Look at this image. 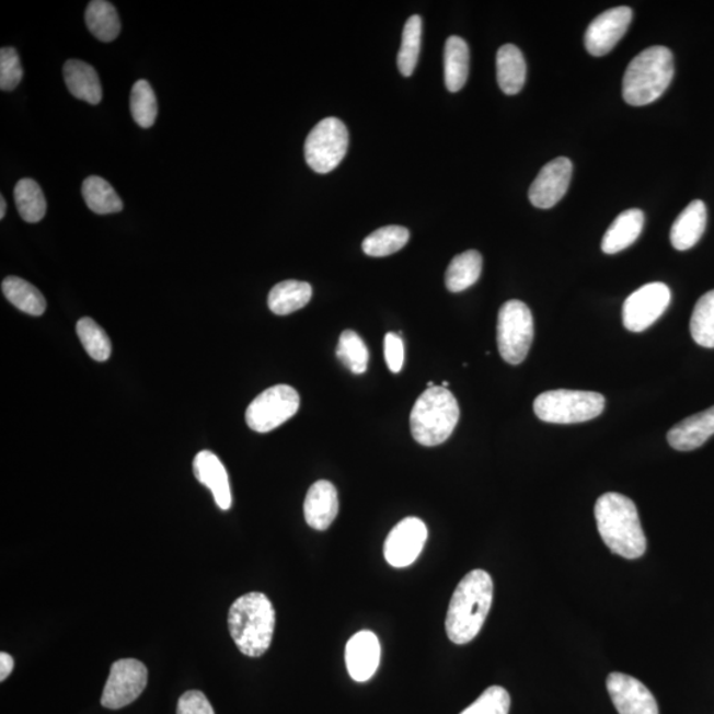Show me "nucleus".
<instances>
[{
  "mask_svg": "<svg viewBox=\"0 0 714 714\" xmlns=\"http://www.w3.org/2000/svg\"><path fill=\"white\" fill-rule=\"evenodd\" d=\"M598 532L618 556L635 560L646 553L647 541L635 503L617 493L603 494L596 503Z\"/></svg>",
  "mask_w": 714,
  "mask_h": 714,
  "instance_id": "obj_2",
  "label": "nucleus"
},
{
  "mask_svg": "<svg viewBox=\"0 0 714 714\" xmlns=\"http://www.w3.org/2000/svg\"><path fill=\"white\" fill-rule=\"evenodd\" d=\"M299 404L301 399L295 388L289 385L267 388L247 406L246 424L254 431L269 433L295 417Z\"/></svg>",
  "mask_w": 714,
  "mask_h": 714,
  "instance_id": "obj_9",
  "label": "nucleus"
},
{
  "mask_svg": "<svg viewBox=\"0 0 714 714\" xmlns=\"http://www.w3.org/2000/svg\"><path fill=\"white\" fill-rule=\"evenodd\" d=\"M483 258L476 251H468L458 254L451 260L446 270V288L451 292H461L471 288L477 283L482 274Z\"/></svg>",
  "mask_w": 714,
  "mask_h": 714,
  "instance_id": "obj_26",
  "label": "nucleus"
},
{
  "mask_svg": "<svg viewBox=\"0 0 714 714\" xmlns=\"http://www.w3.org/2000/svg\"><path fill=\"white\" fill-rule=\"evenodd\" d=\"M496 76L503 93L515 95L525 88L527 64L521 50L514 44H506L497 50Z\"/></svg>",
  "mask_w": 714,
  "mask_h": 714,
  "instance_id": "obj_22",
  "label": "nucleus"
},
{
  "mask_svg": "<svg viewBox=\"0 0 714 714\" xmlns=\"http://www.w3.org/2000/svg\"><path fill=\"white\" fill-rule=\"evenodd\" d=\"M380 642L372 631H360L347 643L346 665L350 678L365 683L378 671L380 665Z\"/></svg>",
  "mask_w": 714,
  "mask_h": 714,
  "instance_id": "obj_16",
  "label": "nucleus"
},
{
  "mask_svg": "<svg viewBox=\"0 0 714 714\" xmlns=\"http://www.w3.org/2000/svg\"><path fill=\"white\" fill-rule=\"evenodd\" d=\"M534 413L550 424H579L601 416L604 398L596 392L550 391L534 400Z\"/></svg>",
  "mask_w": 714,
  "mask_h": 714,
  "instance_id": "obj_6",
  "label": "nucleus"
},
{
  "mask_svg": "<svg viewBox=\"0 0 714 714\" xmlns=\"http://www.w3.org/2000/svg\"><path fill=\"white\" fill-rule=\"evenodd\" d=\"M411 233L404 227L388 226L378 229L362 241V251L367 256L387 257L398 253L410 241Z\"/></svg>",
  "mask_w": 714,
  "mask_h": 714,
  "instance_id": "obj_30",
  "label": "nucleus"
},
{
  "mask_svg": "<svg viewBox=\"0 0 714 714\" xmlns=\"http://www.w3.org/2000/svg\"><path fill=\"white\" fill-rule=\"evenodd\" d=\"M2 291L16 309L32 316H41L47 309L46 298L34 285L19 277H8L2 283Z\"/></svg>",
  "mask_w": 714,
  "mask_h": 714,
  "instance_id": "obj_27",
  "label": "nucleus"
},
{
  "mask_svg": "<svg viewBox=\"0 0 714 714\" xmlns=\"http://www.w3.org/2000/svg\"><path fill=\"white\" fill-rule=\"evenodd\" d=\"M572 172L573 164L567 158H556L546 163L529 188V200L536 208H553L567 193Z\"/></svg>",
  "mask_w": 714,
  "mask_h": 714,
  "instance_id": "obj_15",
  "label": "nucleus"
},
{
  "mask_svg": "<svg viewBox=\"0 0 714 714\" xmlns=\"http://www.w3.org/2000/svg\"><path fill=\"white\" fill-rule=\"evenodd\" d=\"M645 227V214L641 209H627L618 216L602 239V251L617 254L633 245Z\"/></svg>",
  "mask_w": 714,
  "mask_h": 714,
  "instance_id": "obj_21",
  "label": "nucleus"
},
{
  "mask_svg": "<svg viewBox=\"0 0 714 714\" xmlns=\"http://www.w3.org/2000/svg\"><path fill=\"white\" fill-rule=\"evenodd\" d=\"M442 387H444V388H448V387H449V382H448V381H444V382H442Z\"/></svg>",
  "mask_w": 714,
  "mask_h": 714,
  "instance_id": "obj_44",
  "label": "nucleus"
},
{
  "mask_svg": "<svg viewBox=\"0 0 714 714\" xmlns=\"http://www.w3.org/2000/svg\"><path fill=\"white\" fill-rule=\"evenodd\" d=\"M445 82L456 93L467 85L470 69L468 43L459 36H450L445 46Z\"/></svg>",
  "mask_w": 714,
  "mask_h": 714,
  "instance_id": "obj_25",
  "label": "nucleus"
},
{
  "mask_svg": "<svg viewBox=\"0 0 714 714\" xmlns=\"http://www.w3.org/2000/svg\"><path fill=\"white\" fill-rule=\"evenodd\" d=\"M336 356L350 372L362 375L367 371L369 354L365 341L353 330L343 331L337 344Z\"/></svg>",
  "mask_w": 714,
  "mask_h": 714,
  "instance_id": "obj_34",
  "label": "nucleus"
},
{
  "mask_svg": "<svg viewBox=\"0 0 714 714\" xmlns=\"http://www.w3.org/2000/svg\"><path fill=\"white\" fill-rule=\"evenodd\" d=\"M714 435V406L688 417L669 430L667 439L671 448L692 451L703 446Z\"/></svg>",
  "mask_w": 714,
  "mask_h": 714,
  "instance_id": "obj_19",
  "label": "nucleus"
},
{
  "mask_svg": "<svg viewBox=\"0 0 714 714\" xmlns=\"http://www.w3.org/2000/svg\"><path fill=\"white\" fill-rule=\"evenodd\" d=\"M339 513V499L333 483L318 481L312 484L304 500V519L316 531H326Z\"/></svg>",
  "mask_w": 714,
  "mask_h": 714,
  "instance_id": "obj_17",
  "label": "nucleus"
},
{
  "mask_svg": "<svg viewBox=\"0 0 714 714\" xmlns=\"http://www.w3.org/2000/svg\"><path fill=\"white\" fill-rule=\"evenodd\" d=\"M631 22H633V10L626 5L604 11L586 30V49L591 56L608 55L626 34Z\"/></svg>",
  "mask_w": 714,
  "mask_h": 714,
  "instance_id": "obj_12",
  "label": "nucleus"
},
{
  "mask_svg": "<svg viewBox=\"0 0 714 714\" xmlns=\"http://www.w3.org/2000/svg\"><path fill=\"white\" fill-rule=\"evenodd\" d=\"M194 474L197 481L212 491L216 505L222 511H228L232 506L231 484L220 458L212 451H200L194 459Z\"/></svg>",
  "mask_w": 714,
  "mask_h": 714,
  "instance_id": "obj_18",
  "label": "nucleus"
},
{
  "mask_svg": "<svg viewBox=\"0 0 714 714\" xmlns=\"http://www.w3.org/2000/svg\"><path fill=\"white\" fill-rule=\"evenodd\" d=\"M312 288L308 283L302 280H284L279 283L269 292L267 304L276 315H289L292 312L301 310L310 302Z\"/></svg>",
  "mask_w": 714,
  "mask_h": 714,
  "instance_id": "obj_24",
  "label": "nucleus"
},
{
  "mask_svg": "<svg viewBox=\"0 0 714 714\" xmlns=\"http://www.w3.org/2000/svg\"><path fill=\"white\" fill-rule=\"evenodd\" d=\"M671 290L661 283L642 286L623 304V324L631 333H642L668 309Z\"/></svg>",
  "mask_w": 714,
  "mask_h": 714,
  "instance_id": "obj_11",
  "label": "nucleus"
},
{
  "mask_svg": "<svg viewBox=\"0 0 714 714\" xmlns=\"http://www.w3.org/2000/svg\"><path fill=\"white\" fill-rule=\"evenodd\" d=\"M533 316L521 301H508L497 316V347L503 360L518 366L526 360L533 342Z\"/></svg>",
  "mask_w": 714,
  "mask_h": 714,
  "instance_id": "obj_7",
  "label": "nucleus"
},
{
  "mask_svg": "<svg viewBox=\"0 0 714 714\" xmlns=\"http://www.w3.org/2000/svg\"><path fill=\"white\" fill-rule=\"evenodd\" d=\"M706 207L701 200L688 204L683 212L675 220L671 229V242L678 251H688L698 244L706 228Z\"/></svg>",
  "mask_w": 714,
  "mask_h": 714,
  "instance_id": "obj_20",
  "label": "nucleus"
},
{
  "mask_svg": "<svg viewBox=\"0 0 714 714\" xmlns=\"http://www.w3.org/2000/svg\"><path fill=\"white\" fill-rule=\"evenodd\" d=\"M176 714H215V711L206 694L188 691L178 699Z\"/></svg>",
  "mask_w": 714,
  "mask_h": 714,
  "instance_id": "obj_39",
  "label": "nucleus"
},
{
  "mask_svg": "<svg viewBox=\"0 0 714 714\" xmlns=\"http://www.w3.org/2000/svg\"><path fill=\"white\" fill-rule=\"evenodd\" d=\"M23 79V67L16 49L5 47L0 49V89L14 91Z\"/></svg>",
  "mask_w": 714,
  "mask_h": 714,
  "instance_id": "obj_38",
  "label": "nucleus"
},
{
  "mask_svg": "<svg viewBox=\"0 0 714 714\" xmlns=\"http://www.w3.org/2000/svg\"><path fill=\"white\" fill-rule=\"evenodd\" d=\"M691 334L699 346L714 348V290L705 292L694 306Z\"/></svg>",
  "mask_w": 714,
  "mask_h": 714,
  "instance_id": "obj_33",
  "label": "nucleus"
},
{
  "mask_svg": "<svg viewBox=\"0 0 714 714\" xmlns=\"http://www.w3.org/2000/svg\"><path fill=\"white\" fill-rule=\"evenodd\" d=\"M64 80L76 99L97 105L102 100V87L92 66L80 60H69L64 66Z\"/></svg>",
  "mask_w": 714,
  "mask_h": 714,
  "instance_id": "obj_23",
  "label": "nucleus"
},
{
  "mask_svg": "<svg viewBox=\"0 0 714 714\" xmlns=\"http://www.w3.org/2000/svg\"><path fill=\"white\" fill-rule=\"evenodd\" d=\"M427 540L425 522L418 518L401 520L388 534L384 556L393 567H406L416 561Z\"/></svg>",
  "mask_w": 714,
  "mask_h": 714,
  "instance_id": "obj_13",
  "label": "nucleus"
},
{
  "mask_svg": "<svg viewBox=\"0 0 714 714\" xmlns=\"http://www.w3.org/2000/svg\"><path fill=\"white\" fill-rule=\"evenodd\" d=\"M82 196L89 209L97 215L120 212L124 203L110 183L100 176H89L82 184Z\"/></svg>",
  "mask_w": 714,
  "mask_h": 714,
  "instance_id": "obj_29",
  "label": "nucleus"
},
{
  "mask_svg": "<svg viewBox=\"0 0 714 714\" xmlns=\"http://www.w3.org/2000/svg\"><path fill=\"white\" fill-rule=\"evenodd\" d=\"M149 672L142 661L120 659L111 668L101 704L107 710H120L136 701L148 686Z\"/></svg>",
  "mask_w": 714,
  "mask_h": 714,
  "instance_id": "obj_10",
  "label": "nucleus"
},
{
  "mask_svg": "<svg viewBox=\"0 0 714 714\" xmlns=\"http://www.w3.org/2000/svg\"><path fill=\"white\" fill-rule=\"evenodd\" d=\"M433 387H436L435 382H433V381L427 382V388H433Z\"/></svg>",
  "mask_w": 714,
  "mask_h": 714,
  "instance_id": "obj_43",
  "label": "nucleus"
},
{
  "mask_svg": "<svg viewBox=\"0 0 714 714\" xmlns=\"http://www.w3.org/2000/svg\"><path fill=\"white\" fill-rule=\"evenodd\" d=\"M348 150V130L339 118H324L304 143L306 162L318 174H329L341 164Z\"/></svg>",
  "mask_w": 714,
  "mask_h": 714,
  "instance_id": "obj_8",
  "label": "nucleus"
},
{
  "mask_svg": "<svg viewBox=\"0 0 714 714\" xmlns=\"http://www.w3.org/2000/svg\"><path fill=\"white\" fill-rule=\"evenodd\" d=\"M385 361L393 373L401 372L404 366V342L399 334L389 333L384 339Z\"/></svg>",
  "mask_w": 714,
  "mask_h": 714,
  "instance_id": "obj_40",
  "label": "nucleus"
},
{
  "mask_svg": "<svg viewBox=\"0 0 714 714\" xmlns=\"http://www.w3.org/2000/svg\"><path fill=\"white\" fill-rule=\"evenodd\" d=\"M459 414L458 401L448 388H427L412 410V436L427 448L441 445L454 431Z\"/></svg>",
  "mask_w": 714,
  "mask_h": 714,
  "instance_id": "obj_5",
  "label": "nucleus"
},
{
  "mask_svg": "<svg viewBox=\"0 0 714 714\" xmlns=\"http://www.w3.org/2000/svg\"><path fill=\"white\" fill-rule=\"evenodd\" d=\"M606 687L620 714H659L658 703L642 681L626 673L613 672Z\"/></svg>",
  "mask_w": 714,
  "mask_h": 714,
  "instance_id": "obj_14",
  "label": "nucleus"
},
{
  "mask_svg": "<svg viewBox=\"0 0 714 714\" xmlns=\"http://www.w3.org/2000/svg\"><path fill=\"white\" fill-rule=\"evenodd\" d=\"M15 203L22 219L27 222H39L47 212V201L43 191L32 178H22L14 189Z\"/></svg>",
  "mask_w": 714,
  "mask_h": 714,
  "instance_id": "obj_31",
  "label": "nucleus"
},
{
  "mask_svg": "<svg viewBox=\"0 0 714 714\" xmlns=\"http://www.w3.org/2000/svg\"><path fill=\"white\" fill-rule=\"evenodd\" d=\"M494 583L487 572L471 571L458 584L446 615V634L456 645L475 640L490 613Z\"/></svg>",
  "mask_w": 714,
  "mask_h": 714,
  "instance_id": "obj_1",
  "label": "nucleus"
},
{
  "mask_svg": "<svg viewBox=\"0 0 714 714\" xmlns=\"http://www.w3.org/2000/svg\"><path fill=\"white\" fill-rule=\"evenodd\" d=\"M509 706H511L509 693L503 687L493 686L461 714H508Z\"/></svg>",
  "mask_w": 714,
  "mask_h": 714,
  "instance_id": "obj_37",
  "label": "nucleus"
},
{
  "mask_svg": "<svg viewBox=\"0 0 714 714\" xmlns=\"http://www.w3.org/2000/svg\"><path fill=\"white\" fill-rule=\"evenodd\" d=\"M5 210H8V203H5L4 197H0V220L4 219Z\"/></svg>",
  "mask_w": 714,
  "mask_h": 714,
  "instance_id": "obj_42",
  "label": "nucleus"
},
{
  "mask_svg": "<svg viewBox=\"0 0 714 714\" xmlns=\"http://www.w3.org/2000/svg\"><path fill=\"white\" fill-rule=\"evenodd\" d=\"M228 626L240 652L260 658L269 649L276 629V610L264 592H247L233 602Z\"/></svg>",
  "mask_w": 714,
  "mask_h": 714,
  "instance_id": "obj_3",
  "label": "nucleus"
},
{
  "mask_svg": "<svg viewBox=\"0 0 714 714\" xmlns=\"http://www.w3.org/2000/svg\"><path fill=\"white\" fill-rule=\"evenodd\" d=\"M79 339L89 356L95 361H106L112 355V342L105 330L92 318H82L78 323Z\"/></svg>",
  "mask_w": 714,
  "mask_h": 714,
  "instance_id": "obj_36",
  "label": "nucleus"
},
{
  "mask_svg": "<svg viewBox=\"0 0 714 714\" xmlns=\"http://www.w3.org/2000/svg\"><path fill=\"white\" fill-rule=\"evenodd\" d=\"M675 60L667 47H649L629 64L622 94L629 105L645 106L661 97L671 84Z\"/></svg>",
  "mask_w": 714,
  "mask_h": 714,
  "instance_id": "obj_4",
  "label": "nucleus"
},
{
  "mask_svg": "<svg viewBox=\"0 0 714 714\" xmlns=\"http://www.w3.org/2000/svg\"><path fill=\"white\" fill-rule=\"evenodd\" d=\"M130 110L134 120L143 129L156 124L158 116L157 95L146 80H139L131 89Z\"/></svg>",
  "mask_w": 714,
  "mask_h": 714,
  "instance_id": "obj_35",
  "label": "nucleus"
},
{
  "mask_svg": "<svg viewBox=\"0 0 714 714\" xmlns=\"http://www.w3.org/2000/svg\"><path fill=\"white\" fill-rule=\"evenodd\" d=\"M15 661L12 659V656L8 653L0 654V681H4L9 678L12 671H14Z\"/></svg>",
  "mask_w": 714,
  "mask_h": 714,
  "instance_id": "obj_41",
  "label": "nucleus"
},
{
  "mask_svg": "<svg viewBox=\"0 0 714 714\" xmlns=\"http://www.w3.org/2000/svg\"><path fill=\"white\" fill-rule=\"evenodd\" d=\"M89 31L99 41L110 43L117 39L120 32V22L116 8L105 0H94L89 3L85 12Z\"/></svg>",
  "mask_w": 714,
  "mask_h": 714,
  "instance_id": "obj_28",
  "label": "nucleus"
},
{
  "mask_svg": "<svg viewBox=\"0 0 714 714\" xmlns=\"http://www.w3.org/2000/svg\"><path fill=\"white\" fill-rule=\"evenodd\" d=\"M421 36H423V19L413 15L407 19L403 31V42L398 56V66L401 74L410 78L417 67Z\"/></svg>",
  "mask_w": 714,
  "mask_h": 714,
  "instance_id": "obj_32",
  "label": "nucleus"
}]
</instances>
